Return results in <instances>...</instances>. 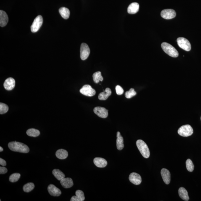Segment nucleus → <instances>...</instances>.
I'll return each mask as SVG.
<instances>
[{"label": "nucleus", "instance_id": "nucleus-36", "mask_svg": "<svg viewBox=\"0 0 201 201\" xmlns=\"http://www.w3.org/2000/svg\"><path fill=\"white\" fill-rule=\"evenodd\" d=\"M3 148L2 147H0V152H2V151H3Z\"/></svg>", "mask_w": 201, "mask_h": 201}, {"label": "nucleus", "instance_id": "nucleus-2", "mask_svg": "<svg viewBox=\"0 0 201 201\" xmlns=\"http://www.w3.org/2000/svg\"><path fill=\"white\" fill-rule=\"evenodd\" d=\"M136 145L143 157L148 158L149 157L150 153L149 149L147 144L142 140H138L136 142Z\"/></svg>", "mask_w": 201, "mask_h": 201}, {"label": "nucleus", "instance_id": "nucleus-3", "mask_svg": "<svg viewBox=\"0 0 201 201\" xmlns=\"http://www.w3.org/2000/svg\"><path fill=\"white\" fill-rule=\"evenodd\" d=\"M161 47L163 51L171 57H177L179 55V52L172 45L167 43H163Z\"/></svg>", "mask_w": 201, "mask_h": 201}, {"label": "nucleus", "instance_id": "nucleus-5", "mask_svg": "<svg viewBox=\"0 0 201 201\" xmlns=\"http://www.w3.org/2000/svg\"><path fill=\"white\" fill-rule=\"evenodd\" d=\"M178 45L186 51H190L191 49V45L188 40L183 37H179L177 40Z\"/></svg>", "mask_w": 201, "mask_h": 201}, {"label": "nucleus", "instance_id": "nucleus-18", "mask_svg": "<svg viewBox=\"0 0 201 201\" xmlns=\"http://www.w3.org/2000/svg\"><path fill=\"white\" fill-rule=\"evenodd\" d=\"M139 5L137 3L133 2L131 3L127 8V12L129 14H133L138 12Z\"/></svg>", "mask_w": 201, "mask_h": 201}, {"label": "nucleus", "instance_id": "nucleus-12", "mask_svg": "<svg viewBox=\"0 0 201 201\" xmlns=\"http://www.w3.org/2000/svg\"><path fill=\"white\" fill-rule=\"evenodd\" d=\"M48 191L49 193L53 196H59L61 195V190L53 184H51L48 186Z\"/></svg>", "mask_w": 201, "mask_h": 201}, {"label": "nucleus", "instance_id": "nucleus-11", "mask_svg": "<svg viewBox=\"0 0 201 201\" xmlns=\"http://www.w3.org/2000/svg\"><path fill=\"white\" fill-rule=\"evenodd\" d=\"M129 179L130 182L136 185L140 184L142 181L140 175L135 172H133L130 174Z\"/></svg>", "mask_w": 201, "mask_h": 201}, {"label": "nucleus", "instance_id": "nucleus-8", "mask_svg": "<svg viewBox=\"0 0 201 201\" xmlns=\"http://www.w3.org/2000/svg\"><path fill=\"white\" fill-rule=\"evenodd\" d=\"M80 92L84 96H94L96 91L90 85H84L80 90Z\"/></svg>", "mask_w": 201, "mask_h": 201}, {"label": "nucleus", "instance_id": "nucleus-19", "mask_svg": "<svg viewBox=\"0 0 201 201\" xmlns=\"http://www.w3.org/2000/svg\"><path fill=\"white\" fill-rule=\"evenodd\" d=\"M116 145L117 149L119 150H122L124 147V140L123 137L121 135L120 133L119 132H117V134Z\"/></svg>", "mask_w": 201, "mask_h": 201}, {"label": "nucleus", "instance_id": "nucleus-15", "mask_svg": "<svg viewBox=\"0 0 201 201\" xmlns=\"http://www.w3.org/2000/svg\"><path fill=\"white\" fill-rule=\"evenodd\" d=\"M8 22V17L6 12L0 10V25L3 27L6 26Z\"/></svg>", "mask_w": 201, "mask_h": 201}, {"label": "nucleus", "instance_id": "nucleus-37", "mask_svg": "<svg viewBox=\"0 0 201 201\" xmlns=\"http://www.w3.org/2000/svg\"></svg>", "mask_w": 201, "mask_h": 201}, {"label": "nucleus", "instance_id": "nucleus-27", "mask_svg": "<svg viewBox=\"0 0 201 201\" xmlns=\"http://www.w3.org/2000/svg\"><path fill=\"white\" fill-rule=\"evenodd\" d=\"M93 79L95 83L97 84L99 81H102L103 80V77L101 75V72H95L93 75Z\"/></svg>", "mask_w": 201, "mask_h": 201}, {"label": "nucleus", "instance_id": "nucleus-33", "mask_svg": "<svg viewBox=\"0 0 201 201\" xmlns=\"http://www.w3.org/2000/svg\"><path fill=\"white\" fill-rule=\"evenodd\" d=\"M116 90L117 94L118 95H121L124 93V90L120 85L116 86Z\"/></svg>", "mask_w": 201, "mask_h": 201}, {"label": "nucleus", "instance_id": "nucleus-34", "mask_svg": "<svg viewBox=\"0 0 201 201\" xmlns=\"http://www.w3.org/2000/svg\"><path fill=\"white\" fill-rule=\"evenodd\" d=\"M8 172L7 169L5 167H0V174H6Z\"/></svg>", "mask_w": 201, "mask_h": 201}, {"label": "nucleus", "instance_id": "nucleus-35", "mask_svg": "<svg viewBox=\"0 0 201 201\" xmlns=\"http://www.w3.org/2000/svg\"><path fill=\"white\" fill-rule=\"evenodd\" d=\"M0 164L2 166H5L6 165V161L4 159L1 158H0Z\"/></svg>", "mask_w": 201, "mask_h": 201}, {"label": "nucleus", "instance_id": "nucleus-31", "mask_svg": "<svg viewBox=\"0 0 201 201\" xmlns=\"http://www.w3.org/2000/svg\"><path fill=\"white\" fill-rule=\"evenodd\" d=\"M136 92L135 91L133 88H131L129 91L126 92L125 96L127 98H131L136 96Z\"/></svg>", "mask_w": 201, "mask_h": 201}, {"label": "nucleus", "instance_id": "nucleus-6", "mask_svg": "<svg viewBox=\"0 0 201 201\" xmlns=\"http://www.w3.org/2000/svg\"><path fill=\"white\" fill-rule=\"evenodd\" d=\"M43 23V18L41 15L37 16L34 20L31 27V30L33 33H36L38 31L41 27Z\"/></svg>", "mask_w": 201, "mask_h": 201}, {"label": "nucleus", "instance_id": "nucleus-13", "mask_svg": "<svg viewBox=\"0 0 201 201\" xmlns=\"http://www.w3.org/2000/svg\"><path fill=\"white\" fill-rule=\"evenodd\" d=\"M15 81L14 79L12 77H9L5 80L4 83V87L8 91L13 89L15 86Z\"/></svg>", "mask_w": 201, "mask_h": 201}, {"label": "nucleus", "instance_id": "nucleus-24", "mask_svg": "<svg viewBox=\"0 0 201 201\" xmlns=\"http://www.w3.org/2000/svg\"><path fill=\"white\" fill-rule=\"evenodd\" d=\"M59 13L63 18L66 20L69 18L70 15L69 9L65 7H61L59 9Z\"/></svg>", "mask_w": 201, "mask_h": 201}, {"label": "nucleus", "instance_id": "nucleus-30", "mask_svg": "<svg viewBox=\"0 0 201 201\" xmlns=\"http://www.w3.org/2000/svg\"><path fill=\"white\" fill-rule=\"evenodd\" d=\"M21 174L18 173L12 174L9 177V181L12 183L17 181L20 179Z\"/></svg>", "mask_w": 201, "mask_h": 201}, {"label": "nucleus", "instance_id": "nucleus-4", "mask_svg": "<svg viewBox=\"0 0 201 201\" xmlns=\"http://www.w3.org/2000/svg\"><path fill=\"white\" fill-rule=\"evenodd\" d=\"M178 133L180 136L186 137L191 136L193 133V130L191 126L187 124L181 127L178 130Z\"/></svg>", "mask_w": 201, "mask_h": 201}, {"label": "nucleus", "instance_id": "nucleus-14", "mask_svg": "<svg viewBox=\"0 0 201 201\" xmlns=\"http://www.w3.org/2000/svg\"><path fill=\"white\" fill-rule=\"evenodd\" d=\"M161 175L164 183L167 184H169L171 181V174L170 171L166 169H162L161 171Z\"/></svg>", "mask_w": 201, "mask_h": 201}, {"label": "nucleus", "instance_id": "nucleus-28", "mask_svg": "<svg viewBox=\"0 0 201 201\" xmlns=\"http://www.w3.org/2000/svg\"><path fill=\"white\" fill-rule=\"evenodd\" d=\"M34 184L33 183H29L24 185L23 187V189L24 192L29 193L32 191L34 189Z\"/></svg>", "mask_w": 201, "mask_h": 201}, {"label": "nucleus", "instance_id": "nucleus-1", "mask_svg": "<svg viewBox=\"0 0 201 201\" xmlns=\"http://www.w3.org/2000/svg\"><path fill=\"white\" fill-rule=\"evenodd\" d=\"M8 146L9 149L14 152L27 153L29 151V149L27 146L19 142H10L8 144Z\"/></svg>", "mask_w": 201, "mask_h": 201}, {"label": "nucleus", "instance_id": "nucleus-26", "mask_svg": "<svg viewBox=\"0 0 201 201\" xmlns=\"http://www.w3.org/2000/svg\"><path fill=\"white\" fill-rule=\"evenodd\" d=\"M27 134L29 136L36 137L39 136L40 132L38 130L35 128H30L27 131Z\"/></svg>", "mask_w": 201, "mask_h": 201}, {"label": "nucleus", "instance_id": "nucleus-29", "mask_svg": "<svg viewBox=\"0 0 201 201\" xmlns=\"http://www.w3.org/2000/svg\"><path fill=\"white\" fill-rule=\"evenodd\" d=\"M186 165L187 169L189 172H191L194 170V165L191 159H188L186 162Z\"/></svg>", "mask_w": 201, "mask_h": 201}, {"label": "nucleus", "instance_id": "nucleus-21", "mask_svg": "<svg viewBox=\"0 0 201 201\" xmlns=\"http://www.w3.org/2000/svg\"><path fill=\"white\" fill-rule=\"evenodd\" d=\"M112 94V91L109 88H106L104 92L99 94L98 98L100 100H105Z\"/></svg>", "mask_w": 201, "mask_h": 201}, {"label": "nucleus", "instance_id": "nucleus-9", "mask_svg": "<svg viewBox=\"0 0 201 201\" xmlns=\"http://www.w3.org/2000/svg\"><path fill=\"white\" fill-rule=\"evenodd\" d=\"M161 16L163 18L167 20H170L176 17V12L172 9H166L162 10L161 13Z\"/></svg>", "mask_w": 201, "mask_h": 201}, {"label": "nucleus", "instance_id": "nucleus-17", "mask_svg": "<svg viewBox=\"0 0 201 201\" xmlns=\"http://www.w3.org/2000/svg\"><path fill=\"white\" fill-rule=\"evenodd\" d=\"M94 163L96 167L104 168L107 165V161L102 158H96L94 159Z\"/></svg>", "mask_w": 201, "mask_h": 201}, {"label": "nucleus", "instance_id": "nucleus-22", "mask_svg": "<svg viewBox=\"0 0 201 201\" xmlns=\"http://www.w3.org/2000/svg\"><path fill=\"white\" fill-rule=\"evenodd\" d=\"M179 197L183 200L187 201L189 200V197L187 191L184 188L180 187L179 188Z\"/></svg>", "mask_w": 201, "mask_h": 201}, {"label": "nucleus", "instance_id": "nucleus-23", "mask_svg": "<svg viewBox=\"0 0 201 201\" xmlns=\"http://www.w3.org/2000/svg\"><path fill=\"white\" fill-rule=\"evenodd\" d=\"M56 156L60 159H66L68 156V151L64 149L57 150L56 153Z\"/></svg>", "mask_w": 201, "mask_h": 201}, {"label": "nucleus", "instance_id": "nucleus-25", "mask_svg": "<svg viewBox=\"0 0 201 201\" xmlns=\"http://www.w3.org/2000/svg\"><path fill=\"white\" fill-rule=\"evenodd\" d=\"M52 173L55 177L59 181L62 180L65 177V174L59 169L53 170L52 171Z\"/></svg>", "mask_w": 201, "mask_h": 201}, {"label": "nucleus", "instance_id": "nucleus-32", "mask_svg": "<svg viewBox=\"0 0 201 201\" xmlns=\"http://www.w3.org/2000/svg\"><path fill=\"white\" fill-rule=\"evenodd\" d=\"M8 106L4 103H0V114H1L6 113L8 111Z\"/></svg>", "mask_w": 201, "mask_h": 201}, {"label": "nucleus", "instance_id": "nucleus-16", "mask_svg": "<svg viewBox=\"0 0 201 201\" xmlns=\"http://www.w3.org/2000/svg\"><path fill=\"white\" fill-rule=\"evenodd\" d=\"M76 195L71 198V201H83L85 200V197L84 193L80 190H77L76 191Z\"/></svg>", "mask_w": 201, "mask_h": 201}, {"label": "nucleus", "instance_id": "nucleus-20", "mask_svg": "<svg viewBox=\"0 0 201 201\" xmlns=\"http://www.w3.org/2000/svg\"><path fill=\"white\" fill-rule=\"evenodd\" d=\"M60 184L63 187L66 188H70L73 185V181L70 178H64L60 181Z\"/></svg>", "mask_w": 201, "mask_h": 201}, {"label": "nucleus", "instance_id": "nucleus-7", "mask_svg": "<svg viewBox=\"0 0 201 201\" xmlns=\"http://www.w3.org/2000/svg\"><path fill=\"white\" fill-rule=\"evenodd\" d=\"M90 50L88 45L85 43L81 44L80 49V57L81 59L84 60L89 57Z\"/></svg>", "mask_w": 201, "mask_h": 201}, {"label": "nucleus", "instance_id": "nucleus-10", "mask_svg": "<svg viewBox=\"0 0 201 201\" xmlns=\"http://www.w3.org/2000/svg\"><path fill=\"white\" fill-rule=\"evenodd\" d=\"M94 113L99 117L105 119L108 116V110L104 107H96L94 109Z\"/></svg>", "mask_w": 201, "mask_h": 201}]
</instances>
